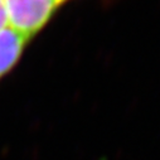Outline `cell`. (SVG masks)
<instances>
[{"label":"cell","mask_w":160,"mask_h":160,"mask_svg":"<svg viewBox=\"0 0 160 160\" xmlns=\"http://www.w3.org/2000/svg\"><path fill=\"white\" fill-rule=\"evenodd\" d=\"M8 27L30 39L51 20L59 0H3Z\"/></svg>","instance_id":"cell-1"},{"label":"cell","mask_w":160,"mask_h":160,"mask_svg":"<svg viewBox=\"0 0 160 160\" xmlns=\"http://www.w3.org/2000/svg\"><path fill=\"white\" fill-rule=\"evenodd\" d=\"M28 41L10 27L0 30V78L17 64Z\"/></svg>","instance_id":"cell-2"},{"label":"cell","mask_w":160,"mask_h":160,"mask_svg":"<svg viewBox=\"0 0 160 160\" xmlns=\"http://www.w3.org/2000/svg\"><path fill=\"white\" fill-rule=\"evenodd\" d=\"M8 27V18L5 13V8L3 4V0H0V30Z\"/></svg>","instance_id":"cell-3"},{"label":"cell","mask_w":160,"mask_h":160,"mask_svg":"<svg viewBox=\"0 0 160 160\" xmlns=\"http://www.w3.org/2000/svg\"><path fill=\"white\" fill-rule=\"evenodd\" d=\"M59 2H61V3H64V2H67V0H59Z\"/></svg>","instance_id":"cell-4"}]
</instances>
